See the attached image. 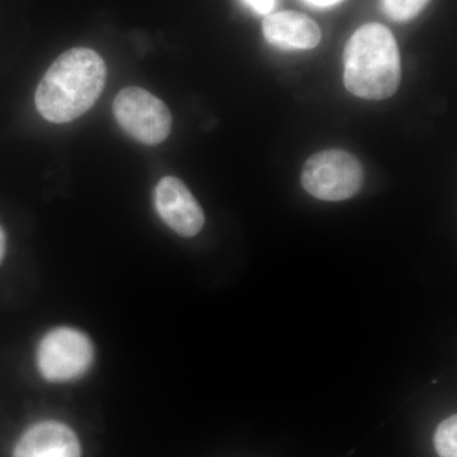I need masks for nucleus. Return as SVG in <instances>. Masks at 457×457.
Listing matches in <instances>:
<instances>
[{
	"instance_id": "ddd939ff",
	"label": "nucleus",
	"mask_w": 457,
	"mask_h": 457,
	"mask_svg": "<svg viewBox=\"0 0 457 457\" xmlns=\"http://www.w3.org/2000/svg\"><path fill=\"white\" fill-rule=\"evenodd\" d=\"M5 246H7V239H5L4 230L0 227V262L4 258Z\"/></svg>"
},
{
	"instance_id": "20e7f679",
	"label": "nucleus",
	"mask_w": 457,
	"mask_h": 457,
	"mask_svg": "<svg viewBox=\"0 0 457 457\" xmlns=\"http://www.w3.org/2000/svg\"><path fill=\"white\" fill-rule=\"evenodd\" d=\"M113 114L120 128L144 145H158L170 137V108L139 87H129L117 95L113 101Z\"/></svg>"
},
{
	"instance_id": "423d86ee",
	"label": "nucleus",
	"mask_w": 457,
	"mask_h": 457,
	"mask_svg": "<svg viewBox=\"0 0 457 457\" xmlns=\"http://www.w3.org/2000/svg\"><path fill=\"white\" fill-rule=\"evenodd\" d=\"M154 201L162 220L179 236L191 237L203 230V209L182 180L176 177L162 179L155 188Z\"/></svg>"
},
{
	"instance_id": "9b49d317",
	"label": "nucleus",
	"mask_w": 457,
	"mask_h": 457,
	"mask_svg": "<svg viewBox=\"0 0 457 457\" xmlns=\"http://www.w3.org/2000/svg\"><path fill=\"white\" fill-rule=\"evenodd\" d=\"M257 14H269L273 11L278 0H243Z\"/></svg>"
},
{
	"instance_id": "0eeeda50",
	"label": "nucleus",
	"mask_w": 457,
	"mask_h": 457,
	"mask_svg": "<svg viewBox=\"0 0 457 457\" xmlns=\"http://www.w3.org/2000/svg\"><path fill=\"white\" fill-rule=\"evenodd\" d=\"M13 457H80V444L68 426L46 420L27 429Z\"/></svg>"
},
{
	"instance_id": "1a4fd4ad",
	"label": "nucleus",
	"mask_w": 457,
	"mask_h": 457,
	"mask_svg": "<svg viewBox=\"0 0 457 457\" xmlns=\"http://www.w3.org/2000/svg\"><path fill=\"white\" fill-rule=\"evenodd\" d=\"M431 0H381L385 16L394 22H408L416 18Z\"/></svg>"
},
{
	"instance_id": "7ed1b4c3",
	"label": "nucleus",
	"mask_w": 457,
	"mask_h": 457,
	"mask_svg": "<svg viewBox=\"0 0 457 457\" xmlns=\"http://www.w3.org/2000/svg\"><path fill=\"white\" fill-rule=\"evenodd\" d=\"M362 183V165L345 150L319 152L303 168V187L318 200L329 203L348 200L359 194Z\"/></svg>"
},
{
	"instance_id": "f03ea898",
	"label": "nucleus",
	"mask_w": 457,
	"mask_h": 457,
	"mask_svg": "<svg viewBox=\"0 0 457 457\" xmlns=\"http://www.w3.org/2000/svg\"><path fill=\"white\" fill-rule=\"evenodd\" d=\"M345 86L356 97L383 101L395 95L402 79L398 44L380 23H368L351 36L343 54Z\"/></svg>"
},
{
	"instance_id": "9d476101",
	"label": "nucleus",
	"mask_w": 457,
	"mask_h": 457,
	"mask_svg": "<svg viewBox=\"0 0 457 457\" xmlns=\"http://www.w3.org/2000/svg\"><path fill=\"white\" fill-rule=\"evenodd\" d=\"M435 449L440 457H457V417L455 414L440 423L435 433Z\"/></svg>"
},
{
	"instance_id": "f8f14e48",
	"label": "nucleus",
	"mask_w": 457,
	"mask_h": 457,
	"mask_svg": "<svg viewBox=\"0 0 457 457\" xmlns=\"http://www.w3.org/2000/svg\"><path fill=\"white\" fill-rule=\"evenodd\" d=\"M309 4L315 5V7H329V5L336 4L341 0H305Z\"/></svg>"
},
{
	"instance_id": "6e6552de",
	"label": "nucleus",
	"mask_w": 457,
	"mask_h": 457,
	"mask_svg": "<svg viewBox=\"0 0 457 457\" xmlns=\"http://www.w3.org/2000/svg\"><path fill=\"white\" fill-rule=\"evenodd\" d=\"M264 38L284 50H311L321 40L320 29L311 17L299 12L285 11L264 18Z\"/></svg>"
},
{
	"instance_id": "39448f33",
	"label": "nucleus",
	"mask_w": 457,
	"mask_h": 457,
	"mask_svg": "<svg viewBox=\"0 0 457 457\" xmlns=\"http://www.w3.org/2000/svg\"><path fill=\"white\" fill-rule=\"evenodd\" d=\"M93 359L95 351L88 336L74 328H56L47 333L38 345V370L51 383L79 378L88 371Z\"/></svg>"
},
{
	"instance_id": "f257e3e1",
	"label": "nucleus",
	"mask_w": 457,
	"mask_h": 457,
	"mask_svg": "<svg viewBox=\"0 0 457 457\" xmlns=\"http://www.w3.org/2000/svg\"><path fill=\"white\" fill-rule=\"evenodd\" d=\"M106 78V62L95 50H68L57 57L38 84L36 107L47 121H74L95 106Z\"/></svg>"
}]
</instances>
